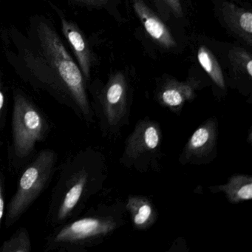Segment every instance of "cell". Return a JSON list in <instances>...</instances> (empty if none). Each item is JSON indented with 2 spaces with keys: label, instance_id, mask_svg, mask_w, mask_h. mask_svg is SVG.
<instances>
[{
  "label": "cell",
  "instance_id": "6da1fadb",
  "mask_svg": "<svg viewBox=\"0 0 252 252\" xmlns=\"http://www.w3.org/2000/svg\"><path fill=\"white\" fill-rule=\"evenodd\" d=\"M102 169L99 153L90 148L63 162L50 197L48 226L54 228L80 215L87 202L101 187Z\"/></svg>",
  "mask_w": 252,
  "mask_h": 252
},
{
  "label": "cell",
  "instance_id": "7a4b0ae2",
  "mask_svg": "<svg viewBox=\"0 0 252 252\" xmlns=\"http://www.w3.org/2000/svg\"><path fill=\"white\" fill-rule=\"evenodd\" d=\"M37 33L41 48L54 73L49 93L80 120L91 125L94 122V111L80 68L51 26L41 23Z\"/></svg>",
  "mask_w": 252,
  "mask_h": 252
},
{
  "label": "cell",
  "instance_id": "3957f363",
  "mask_svg": "<svg viewBox=\"0 0 252 252\" xmlns=\"http://www.w3.org/2000/svg\"><path fill=\"white\" fill-rule=\"evenodd\" d=\"M51 132V122L46 114L24 93L16 91L7 150L8 168L12 173H20L37 153V146Z\"/></svg>",
  "mask_w": 252,
  "mask_h": 252
},
{
  "label": "cell",
  "instance_id": "277c9868",
  "mask_svg": "<svg viewBox=\"0 0 252 252\" xmlns=\"http://www.w3.org/2000/svg\"><path fill=\"white\" fill-rule=\"evenodd\" d=\"M116 227V220L105 209L91 210L53 228L45 238L44 252H84L98 244Z\"/></svg>",
  "mask_w": 252,
  "mask_h": 252
},
{
  "label": "cell",
  "instance_id": "5b68a950",
  "mask_svg": "<svg viewBox=\"0 0 252 252\" xmlns=\"http://www.w3.org/2000/svg\"><path fill=\"white\" fill-rule=\"evenodd\" d=\"M57 152L53 149H44L37 152L20 171L15 192L5 210V228L15 225L48 189L57 172Z\"/></svg>",
  "mask_w": 252,
  "mask_h": 252
},
{
  "label": "cell",
  "instance_id": "8992f818",
  "mask_svg": "<svg viewBox=\"0 0 252 252\" xmlns=\"http://www.w3.org/2000/svg\"><path fill=\"white\" fill-rule=\"evenodd\" d=\"M92 109L104 133L122 126L128 113V85L123 73L117 72L110 76Z\"/></svg>",
  "mask_w": 252,
  "mask_h": 252
},
{
  "label": "cell",
  "instance_id": "52a82bcc",
  "mask_svg": "<svg viewBox=\"0 0 252 252\" xmlns=\"http://www.w3.org/2000/svg\"><path fill=\"white\" fill-rule=\"evenodd\" d=\"M162 134L157 122L144 119L140 121L128 137L124 158L129 162H135L141 158L156 154L160 148Z\"/></svg>",
  "mask_w": 252,
  "mask_h": 252
},
{
  "label": "cell",
  "instance_id": "ba28073f",
  "mask_svg": "<svg viewBox=\"0 0 252 252\" xmlns=\"http://www.w3.org/2000/svg\"><path fill=\"white\" fill-rule=\"evenodd\" d=\"M217 139L218 122L215 119H209L193 132L186 144L181 156L183 163L204 162L215 152Z\"/></svg>",
  "mask_w": 252,
  "mask_h": 252
},
{
  "label": "cell",
  "instance_id": "9c48e42d",
  "mask_svg": "<svg viewBox=\"0 0 252 252\" xmlns=\"http://www.w3.org/2000/svg\"><path fill=\"white\" fill-rule=\"evenodd\" d=\"M132 7L135 14L150 37L159 45L170 49L177 46L170 31L160 19L146 5L143 0H132Z\"/></svg>",
  "mask_w": 252,
  "mask_h": 252
},
{
  "label": "cell",
  "instance_id": "30bf717a",
  "mask_svg": "<svg viewBox=\"0 0 252 252\" xmlns=\"http://www.w3.org/2000/svg\"><path fill=\"white\" fill-rule=\"evenodd\" d=\"M62 29L63 34L76 56L84 78L85 80H89L92 65V54L86 39L78 26L66 19H62Z\"/></svg>",
  "mask_w": 252,
  "mask_h": 252
},
{
  "label": "cell",
  "instance_id": "8fae6325",
  "mask_svg": "<svg viewBox=\"0 0 252 252\" xmlns=\"http://www.w3.org/2000/svg\"><path fill=\"white\" fill-rule=\"evenodd\" d=\"M197 88V82L194 80H170L160 88L158 99L163 107L178 111L181 110L187 101L194 98Z\"/></svg>",
  "mask_w": 252,
  "mask_h": 252
},
{
  "label": "cell",
  "instance_id": "7c38bea8",
  "mask_svg": "<svg viewBox=\"0 0 252 252\" xmlns=\"http://www.w3.org/2000/svg\"><path fill=\"white\" fill-rule=\"evenodd\" d=\"M221 15L224 23L248 45L252 44V14L231 2H223Z\"/></svg>",
  "mask_w": 252,
  "mask_h": 252
},
{
  "label": "cell",
  "instance_id": "4fadbf2b",
  "mask_svg": "<svg viewBox=\"0 0 252 252\" xmlns=\"http://www.w3.org/2000/svg\"><path fill=\"white\" fill-rule=\"evenodd\" d=\"M126 208L135 229H148L157 220V212L152 202L147 197L129 196Z\"/></svg>",
  "mask_w": 252,
  "mask_h": 252
},
{
  "label": "cell",
  "instance_id": "5bb4252c",
  "mask_svg": "<svg viewBox=\"0 0 252 252\" xmlns=\"http://www.w3.org/2000/svg\"><path fill=\"white\" fill-rule=\"evenodd\" d=\"M214 188L225 193L231 203H238L252 198V178L250 175H232L226 184Z\"/></svg>",
  "mask_w": 252,
  "mask_h": 252
},
{
  "label": "cell",
  "instance_id": "9a60e30c",
  "mask_svg": "<svg viewBox=\"0 0 252 252\" xmlns=\"http://www.w3.org/2000/svg\"><path fill=\"white\" fill-rule=\"evenodd\" d=\"M197 60L214 83L221 89L225 88L222 69L212 51L206 46H201L197 51Z\"/></svg>",
  "mask_w": 252,
  "mask_h": 252
},
{
  "label": "cell",
  "instance_id": "2e32d148",
  "mask_svg": "<svg viewBox=\"0 0 252 252\" xmlns=\"http://www.w3.org/2000/svg\"><path fill=\"white\" fill-rule=\"evenodd\" d=\"M32 251V239L29 231L25 227L16 230L0 246V252H31Z\"/></svg>",
  "mask_w": 252,
  "mask_h": 252
},
{
  "label": "cell",
  "instance_id": "e0dca14e",
  "mask_svg": "<svg viewBox=\"0 0 252 252\" xmlns=\"http://www.w3.org/2000/svg\"><path fill=\"white\" fill-rule=\"evenodd\" d=\"M228 59L234 71L252 77V57L250 53L241 48H233L228 53Z\"/></svg>",
  "mask_w": 252,
  "mask_h": 252
},
{
  "label": "cell",
  "instance_id": "ac0fdd59",
  "mask_svg": "<svg viewBox=\"0 0 252 252\" xmlns=\"http://www.w3.org/2000/svg\"><path fill=\"white\" fill-rule=\"evenodd\" d=\"M7 99L4 91L2 79L0 77V147L3 144L4 130L6 126L7 121Z\"/></svg>",
  "mask_w": 252,
  "mask_h": 252
},
{
  "label": "cell",
  "instance_id": "d6986e66",
  "mask_svg": "<svg viewBox=\"0 0 252 252\" xmlns=\"http://www.w3.org/2000/svg\"><path fill=\"white\" fill-rule=\"evenodd\" d=\"M6 205H5V176L3 167L0 164V238L2 224L5 218Z\"/></svg>",
  "mask_w": 252,
  "mask_h": 252
},
{
  "label": "cell",
  "instance_id": "ffe728a7",
  "mask_svg": "<svg viewBox=\"0 0 252 252\" xmlns=\"http://www.w3.org/2000/svg\"><path fill=\"white\" fill-rule=\"evenodd\" d=\"M163 9L169 11L178 18H181L184 15L181 0H156Z\"/></svg>",
  "mask_w": 252,
  "mask_h": 252
},
{
  "label": "cell",
  "instance_id": "44dd1931",
  "mask_svg": "<svg viewBox=\"0 0 252 252\" xmlns=\"http://www.w3.org/2000/svg\"><path fill=\"white\" fill-rule=\"evenodd\" d=\"M78 3L83 4L88 6L101 7L110 2V0H73Z\"/></svg>",
  "mask_w": 252,
  "mask_h": 252
}]
</instances>
